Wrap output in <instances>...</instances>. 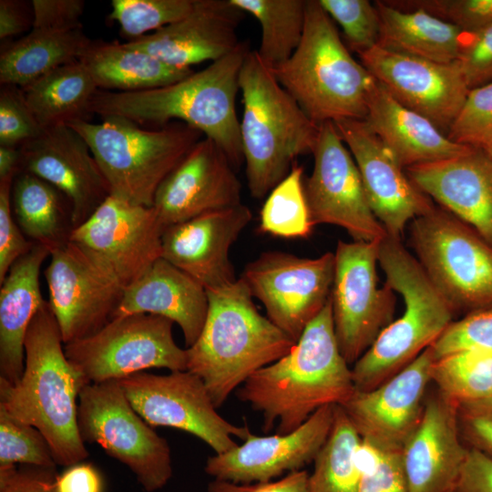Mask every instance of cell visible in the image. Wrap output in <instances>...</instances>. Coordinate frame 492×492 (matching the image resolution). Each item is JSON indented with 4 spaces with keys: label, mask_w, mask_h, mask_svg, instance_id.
Instances as JSON below:
<instances>
[{
    "label": "cell",
    "mask_w": 492,
    "mask_h": 492,
    "mask_svg": "<svg viewBox=\"0 0 492 492\" xmlns=\"http://www.w3.org/2000/svg\"><path fill=\"white\" fill-rule=\"evenodd\" d=\"M431 382L458 405L492 399V351L467 349L435 359Z\"/></svg>",
    "instance_id": "obj_38"
},
{
    "label": "cell",
    "mask_w": 492,
    "mask_h": 492,
    "mask_svg": "<svg viewBox=\"0 0 492 492\" xmlns=\"http://www.w3.org/2000/svg\"><path fill=\"white\" fill-rule=\"evenodd\" d=\"M11 205L17 225L34 244L51 252L69 242L75 229L73 207L54 185L20 171L13 180Z\"/></svg>",
    "instance_id": "obj_33"
},
{
    "label": "cell",
    "mask_w": 492,
    "mask_h": 492,
    "mask_svg": "<svg viewBox=\"0 0 492 492\" xmlns=\"http://www.w3.org/2000/svg\"><path fill=\"white\" fill-rule=\"evenodd\" d=\"M50 251L34 244L0 282V379L15 384L25 365V338L34 316L43 305L39 275Z\"/></svg>",
    "instance_id": "obj_30"
},
{
    "label": "cell",
    "mask_w": 492,
    "mask_h": 492,
    "mask_svg": "<svg viewBox=\"0 0 492 492\" xmlns=\"http://www.w3.org/2000/svg\"><path fill=\"white\" fill-rule=\"evenodd\" d=\"M489 401H490V402H492V399H491V400H489Z\"/></svg>",
    "instance_id": "obj_59"
},
{
    "label": "cell",
    "mask_w": 492,
    "mask_h": 492,
    "mask_svg": "<svg viewBox=\"0 0 492 492\" xmlns=\"http://www.w3.org/2000/svg\"><path fill=\"white\" fill-rule=\"evenodd\" d=\"M364 120L405 169L457 157L474 148L449 139L426 118L397 102L378 82Z\"/></svg>",
    "instance_id": "obj_29"
},
{
    "label": "cell",
    "mask_w": 492,
    "mask_h": 492,
    "mask_svg": "<svg viewBox=\"0 0 492 492\" xmlns=\"http://www.w3.org/2000/svg\"><path fill=\"white\" fill-rule=\"evenodd\" d=\"M173 324L153 314L113 318L94 334L65 344V354L88 384L119 380L150 368L184 371L186 349L176 343Z\"/></svg>",
    "instance_id": "obj_11"
},
{
    "label": "cell",
    "mask_w": 492,
    "mask_h": 492,
    "mask_svg": "<svg viewBox=\"0 0 492 492\" xmlns=\"http://www.w3.org/2000/svg\"><path fill=\"white\" fill-rule=\"evenodd\" d=\"M334 417V405L314 412L287 434H250L234 448L209 456L204 470L214 479L237 484L264 483L302 470L313 462L326 442Z\"/></svg>",
    "instance_id": "obj_21"
},
{
    "label": "cell",
    "mask_w": 492,
    "mask_h": 492,
    "mask_svg": "<svg viewBox=\"0 0 492 492\" xmlns=\"http://www.w3.org/2000/svg\"><path fill=\"white\" fill-rule=\"evenodd\" d=\"M453 492H492V457L468 447Z\"/></svg>",
    "instance_id": "obj_54"
},
{
    "label": "cell",
    "mask_w": 492,
    "mask_h": 492,
    "mask_svg": "<svg viewBox=\"0 0 492 492\" xmlns=\"http://www.w3.org/2000/svg\"><path fill=\"white\" fill-rule=\"evenodd\" d=\"M381 241H338L333 252V321L339 349L349 365L395 320L396 292L386 282L378 286Z\"/></svg>",
    "instance_id": "obj_12"
},
{
    "label": "cell",
    "mask_w": 492,
    "mask_h": 492,
    "mask_svg": "<svg viewBox=\"0 0 492 492\" xmlns=\"http://www.w3.org/2000/svg\"><path fill=\"white\" fill-rule=\"evenodd\" d=\"M378 264L385 282L402 296L405 310L353 364L355 391L371 390L410 364L456 315L402 239L386 235L380 241Z\"/></svg>",
    "instance_id": "obj_6"
},
{
    "label": "cell",
    "mask_w": 492,
    "mask_h": 492,
    "mask_svg": "<svg viewBox=\"0 0 492 492\" xmlns=\"http://www.w3.org/2000/svg\"><path fill=\"white\" fill-rule=\"evenodd\" d=\"M313 169L304 193L313 226L343 228L353 241H381L386 231L369 205L356 163L333 122L319 126Z\"/></svg>",
    "instance_id": "obj_16"
},
{
    "label": "cell",
    "mask_w": 492,
    "mask_h": 492,
    "mask_svg": "<svg viewBox=\"0 0 492 492\" xmlns=\"http://www.w3.org/2000/svg\"><path fill=\"white\" fill-rule=\"evenodd\" d=\"M207 294L203 328L185 348L187 370L203 381L219 408L251 375L284 356L296 342L259 313L241 277Z\"/></svg>",
    "instance_id": "obj_4"
},
{
    "label": "cell",
    "mask_w": 492,
    "mask_h": 492,
    "mask_svg": "<svg viewBox=\"0 0 492 492\" xmlns=\"http://www.w3.org/2000/svg\"><path fill=\"white\" fill-rule=\"evenodd\" d=\"M55 468L0 466V492H57Z\"/></svg>",
    "instance_id": "obj_52"
},
{
    "label": "cell",
    "mask_w": 492,
    "mask_h": 492,
    "mask_svg": "<svg viewBox=\"0 0 492 492\" xmlns=\"http://www.w3.org/2000/svg\"><path fill=\"white\" fill-rule=\"evenodd\" d=\"M249 51L241 43L204 69L164 87L131 92L97 89L89 106L90 115L120 117L140 126L185 123L213 140L237 168L244 160L236 97Z\"/></svg>",
    "instance_id": "obj_2"
},
{
    "label": "cell",
    "mask_w": 492,
    "mask_h": 492,
    "mask_svg": "<svg viewBox=\"0 0 492 492\" xmlns=\"http://www.w3.org/2000/svg\"><path fill=\"white\" fill-rule=\"evenodd\" d=\"M34 23L36 30L72 31L82 28L83 0H33Z\"/></svg>",
    "instance_id": "obj_51"
},
{
    "label": "cell",
    "mask_w": 492,
    "mask_h": 492,
    "mask_svg": "<svg viewBox=\"0 0 492 492\" xmlns=\"http://www.w3.org/2000/svg\"><path fill=\"white\" fill-rule=\"evenodd\" d=\"M458 406L437 389L426 395L420 423L401 450L408 492H453L468 452Z\"/></svg>",
    "instance_id": "obj_25"
},
{
    "label": "cell",
    "mask_w": 492,
    "mask_h": 492,
    "mask_svg": "<svg viewBox=\"0 0 492 492\" xmlns=\"http://www.w3.org/2000/svg\"><path fill=\"white\" fill-rule=\"evenodd\" d=\"M359 57L397 102L426 118L447 136L470 90L456 61L437 63L377 46Z\"/></svg>",
    "instance_id": "obj_20"
},
{
    "label": "cell",
    "mask_w": 492,
    "mask_h": 492,
    "mask_svg": "<svg viewBox=\"0 0 492 492\" xmlns=\"http://www.w3.org/2000/svg\"><path fill=\"white\" fill-rule=\"evenodd\" d=\"M20 147L0 146V179L15 178L20 172Z\"/></svg>",
    "instance_id": "obj_57"
},
{
    "label": "cell",
    "mask_w": 492,
    "mask_h": 492,
    "mask_svg": "<svg viewBox=\"0 0 492 492\" xmlns=\"http://www.w3.org/2000/svg\"><path fill=\"white\" fill-rule=\"evenodd\" d=\"M409 243L456 314L492 305V245L471 226L435 205L410 222Z\"/></svg>",
    "instance_id": "obj_9"
},
{
    "label": "cell",
    "mask_w": 492,
    "mask_h": 492,
    "mask_svg": "<svg viewBox=\"0 0 492 492\" xmlns=\"http://www.w3.org/2000/svg\"><path fill=\"white\" fill-rule=\"evenodd\" d=\"M32 2L24 0L0 1V39L5 41L33 28Z\"/></svg>",
    "instance_id": "obj_55"
},
{
    "label": "cell",
    "mask_w": 492,
    "mask_h": 492,
    "mask_svg": "<svg viewBox=\"0 0 492 492\" xmlns=\"http://www.w3.org/2000/svg\"><path fill=\"white\" fill-rule=\"evenodd\" d=\"M90 40L82 28L66 32L32 29L2 46L0 84L22 88L56 67L78 60Z\"/></svg>",
    "instance_id": "obj_34"
},
{
    "label": "cell",
    "mask_w": 492,
    "mask_h": 492,
    "mask_svg": "<svg viewBox=\"0 0 492 492\" xmlns=\"http://www.w3.org/2000/svg\"><path fill=\"white\" fill-rule=\"evenodd\" d=\"M43 130L22 89L16 86L1 85L0 146L21 147L38 137Z\"/></svg>",
    "instance_id": "obj_47"
},
{
    "label": "cell",
    "mask_w": 492,
    "mask_h": 492,
    "mask_svg": "<svg viewBox=\"0 0 492 492\" xmlns=\"http://www.w3.org/2000/svg\"><path fill=\"white\" fill-rule=\"evenodd\" d=\"M478 149L484 150L492 159V131Z\"/></svg>",
    "instance_id": "obj_58"
},
{
    "label": "cell",
    "mask_w": 492,
    "mask_h": 492,
    "mask_svg": "<svg viewBox=\"0 0 492 492\" xmlns=\"http://www.w3.org/2000/svg\"><path fill=\"white\" fill-rule=\"evenodd\" d=\"M361 437L341 405H334L330 435L313 461L309 492H358L361 471L356 449Z\"/></svg>",
    "instance_id": "obj_37"
},
{
    "label": "cell",
    "mask_w": 492,
    "mask_h": 492,
    "mask_svg": "<svg viewBox=\"0 0 492 492\" xmlns=\"http://www.w3.org/2000/svg\"><path fill=\"white\" fill-rule=\"evenodd\" d=\"M98 89L131 92L175 83L193 72L172 67L127 42L90 40L78 59Z\"/></svg>",
    "instance_id": "obj_31"
},
{
    "label": "cell",
    "mask_w": 492,
    "mask_h": 492,
    "mask_svg": "<svg viewBox=\"0 0 492 492\" xmlns=\"http://www.w3.org/2000/svg\"><path fill=\"white\" fill-rule=\"evenodd\" d=\"M492 131V82L472 88L447 137L452 141L480 148Z\"/></svg>",
    "instance_id": "obj_46"
},
{
    "label": "cell",
    "mask_w": 492,
    "mask_h": 492,
    "mask_svg": "<svg viewBox=\"0 0 492 492\" xmlns=\"http://www.w3.org/2000/svg\"><path fill=\"white\" fill-rule=\"evenodd\" d=\"M17 463L51 469L57 466L42 433L0 408V466Z\"/></svg>",
    "instance_id": "obj_41"
},
{
    "label": "cell",
    "mask_w": 492,
    "mask_h": 492,
    "mask_svg": "<svg viewBox=\"0 0 492 492\" xmlns=\"http://www.w3.org/2000/svg\"><path fill=\"white\" fill-rule=\"evenodd\" d=\"M224 151L202 138L159 185L153 208L163 227L241 204V184Z\"/></svg>",
    "instance_id": "obj_22"
},
{
    "label": "cell",
    "mask_w": 492,
    "mask_h": 492,
    "mask_svg": "<svg viewBox=\"0 0 492 492\" xmlns=\"http://www.w3.org/2000/svg\"><path fill=\"white\" fill-rule=\"evenodd\" d=\"M402 10H423L465 33L492 25V0H385Z\"/></svg>",
    "instance_id": "obj_44"
},
{
    "label": "cell",
    "mask_w": 492,
    "mask_h": 492,
    "mask_svg": "<svg viewBox=\"0 0 492 492\" xmlns=\"http://www.w3.org/2000/svg\"><path fill=\"white\" fill-rule=\"evenodd\" d=\"M333 272V252L312 259L272 251L247 263L241 278L267 317L296 342L327 303Z\"/></svg>",
    "instance_id": "obj_14"
},
{
    "label": "cell",
    "mask_w": 492,
    "mask_h": 492,
    "mask_svg": "<svg viewBox=\"0 0 492 492\" xmlns=\"http://www.w3.org/2000/svg\"><path fill=\"white\" fill-rule=\"evenodd\" d=\"M20 171L54 185L70 200L73 221L82 224L110 195L86 140L67 125L46 128L20 147Z\"/></svg>",
    "instance_id": "obj_23"
},
{
    "label": "cell",
    "mask_w": 492,
    "mask_h": 492,
    "mask_svg": "<svg viewBox=\"0 0 492 492\" xmlns=\"http://www.w3.org/2000/svg\"><path fill=\"white\" fill-rule=\"evenodd\" d=\"M251 218L241 203L169 226L162 235L161 257L206 290L231 284L237 278L230 250Z\"/></svg>",
    "instance_id": "obj_24"
},
{
    "label": "cell",
    "mask_w": 492,
    "mask_h": 492,
    "mask_svg": "<svg viewBox=\"0 0 492 492\" xmlns=\"http://www.w3.org/2000/svg\"><path fill=\"white\" fill-rule=\"evenodd\" d=\"M87 143L110 190V195L135 205L152 207L166 177L202 138L190 126L172 121L155 129L120 117L101 122L68 124Z\"/></svg>",
    "instance_id": "obj_8"
},
{
    "label": "cell",
    "mask_w": 492,
    "mask_h": 492,
    "mask_svg": "<svg viewBox=\"0 0 492 492\" xmlns=\"http://www.w3.org/2000/svg\"><path fill=\"white\" fill-rule=\"evenodd\" d=\"M134 410L150 426H169L202 440L215 454L234 448L233 437L245 440L247 425L224 419L203 383L193 373L172 371L168 374L139 372L117 380Z\"/></svg>",
    "instance_id": "obj_13"
},
{
    "label": "cell",
    "mask_w": 492,
    "mask_h": 492,
    "mask_svg": "<svg viewBox=\"0 0 492 492\" xmlns=\"http://www.w3.org/2000/svg\"><path fill=\"white\" fill-rule=\"evenodd\" d=\"M333 21L343 29L346 46L358 56L377 45L380 17L367 0H318Z\"/></svg>",
    "instance_id": "obj_42"
},
{
    "label": "cell",
    "mask_w": 492,
    "mask_h": 492,
    "mask_svg": "<svg viewBox=\"0 0 492 492\" xmlns=\"http://www.w3.org/2000/svg\"><path fill=\"white\" fill-rule=\"evenodd\" d=\"M456 62L469 89L492 82V25L465 34Z\"/></svg>",
    "instance_id": "obj_48"
},
{
    "label": "cell",
    "mask_w": 492,
    "mask_h": 492,
    "mask_svg": "<svg viewBox=\"0 0 492 492\" xmlns=\"http://www.w3.org/2000/svg\"><path fill=\"white\" fill-rule=\"evenodd\" d=\"M47 301L31 321L25 338L24 372L15 384L0 379V408L37 428L56 465L70 466L88 456L77 425L79 395L89 384L68 361Z\"/></svg>",
    "instance_id": "obj_3"
},
{
    "label": "cell",
    "mask_w": 492,
    "mask_h": 492,
    "mask_svg": "<svg viewBox=\"0 0 492 492\" xmlns=\"http://www.w3.org/2000/svg\"><path fill=\"white\" fill-rule=\"evenodd\" d=\"M208 308L207 290L161 257L124 289L113 318L138 313L168 318L180 327L188 348L200 334Z\"/></svg>",
    "instance_id": "obj_28"
},
{
    "label": "cell",
    "mask_w": 492,
    "mask_h": 492,
    "mask_svg": "<svg viewBox=\"0 0 492 492\" xmlns=\"http://www.w3.org/2000/svg\"><path fill=\"white\" fill-rule=\"evenodd\" d=\"M430 348L435 359L467 349L492 351V305L454 320Z\"/></svg>",
    "instance_id": "obj_45"
},
{
    "label": "cell",
    "mask_w": 492,
    "mask_h": 492,
    "mask_svg": "<svg viewBox=\"0 0 492 492\" xmlns=\"http://www.w3.org/2000/svg\"><path fill=\"white\" fill-rule=\"evenodd\" d=\"M164 230L153 207L109 195L69 241L125 289L161 258Z\"/></svg>",
    "instance_id": "obj_15"
},
{
    "label": "cell",
    "mask_w": 492,
    "mask_h": 492,
    "mask_svg": "<svg viewBox=\"0 0 492 492\" xmlns=\"http://www.w3.org/2000/svg\"><path fill=\"white\" fill-rule=\"evenodd\" d=\"M14 178L0 179V282L11 266L34 246L22 232L12 211L11 191Z\"/></svg>",
    "instance_id": "obj_49"
},
{
    "label": "cell",
    "mask_w": 492,
    "mask_h": 492,
    "mask_svg": "<svg viewBox=\"0 0 492 492\" xmlns=\"http://www.w3.org/2000/svg\"><path fill=\"white\" fill-rule=\"evenodd\" d=\"M355 392L352 368L335 336L330 298L291 351L251 375L236 396L262 415L264 433L287 434L326 405Z\"/></svg>",
    "instance_id": "obj_1"
},
{
    "label": "cell",
    "mask_w": 492,
    "mask_h": 492,
    "mask_svg": "<svg viewBox=\"0 0 492 492\" xmlns=\"http://www.w3.org/2000/svg\"><path fill=\"white\" fill-rule=\"evenodd\" d=\"M317 125L364 119L377 81L356 61L318 0H307L303 34L292 56L272 70Z\"/></svg>",
    "instance_id": "obj_5"
},
{
    "label": "cell",
    "mask_w": 492,
    "mask_h": 492,
    "mask_svg": "<svg viewBox=\"0 0 492 492\" xmlns=\"http://www.w3.org/2000/svg\"><path fill=\"white\" fill-rule=\"evenodd\" d=\"M239 84L248 188L252 197L261 199L289 174L297 157L312 153L319 125L303 112L256 51L247 54Z\"/></svg>",
    "instance_id": "obj_7"
},
{
    "label": "cell",
    "mask_w": 492,
    "mask_h": 492,
    "mask_svg": "<svg viewBox=\"0 0 492 492\" xmlns=\"http://www.w3.org/2000/svg\"><path fill=\"white\" fill-rule=\"evenodd\" d=\"M435 358L430 347L399 373L341 406L364 440L384 452H401L423 415Z\"/></svg>",
    "instance_id": "obj_19"
},
{
    "label": "cell",
    "mask_w": 492,
    "mask_h": 492,
    "mask_svg": "<svg viewBox=\"0 0 492 492\" xmlns=\"http://www.w3.org/2000/svg\"><path fill=\"white\" fill-rule=\"evenodd\" d=\"M194 0H112L109 19L130 40L159 30L184 17Z\"/></svg>",
    "instance_id": "obj_40"
},
{
    "label": "cell",
    "mask_w": 492,
    "mask_h": 492,
    "mask_svg": "<svg viewBox=\"0 0 492 492\" xmlns=\"http://www.w3.org/2000/svg\"><path fill=\"white\" fill-rule=\"evenodd\" d=\"M360 172L372 211L388 236L402 239L415 218L435 207L364 119L334 123Z\"/></svg>",
    "instance_id": "obj_18"
},
{
    "label": "cell",
    "mask_w": 492,
    "mask_h": 492,
    "mask_svg": "<svg viewBox=\"0 0 492 492\" xmlns=\"http://www.w3.org/2000/svg\"><path fill=\"white\" fill-rule=\"evenodd\" d=\"M102 488L100 474L91 464L70 466L56 478L57 492H102Z\"/></svg>",
    "instance_id": "obj_56"
},
{
    "label": "cell",
    "mask_w": 492,
    "mask_h": 492,
    "mask_svg": "<svg viewBox=\"0 0 492 492\" xmlns=\"http://www.w3.org/2000/svg\"><path fill=\"white\" fill-rule=\"evenodd\" d=\"M21 89L37 122L46 129L88 120L89 106L98 88L87 68L76 60Z\"/></svg>",
    "instance_id": "obj_35"
},
{
    "label": "cell",
    "mask_w": 492,
    "mask_h": 492,
    "mask_svg": "<svg viewBox=\"0 0 492 492\" xmlns=\"http://www.w3.org/2000/svg\"><path fill=\"white\" fill-rule=\"evenodd\" d=\"M458 422L466 446L492 457V402L460 405Z\"/></svg>",
    "instance_id": "obj_50"
},
{
    "label": "cell",
    "mask_w": 492,
    "mask_h": 492,
    "mask_svg": "<svg viewBox=\"0 0 492 492\" xmlns=\"http://www.w3.org/2000/svg\"><path fill=\"white\" fill-rule=\"evenodd\" d=\"M309 473L299 470L279 479L264 483L237 484L214 479L208 486V492H309Z\"/></svg>",
    "instance_id": "obj_53"
},
{
    "label": "cell",
    "mask_w": 492,
    "mask_h": 492,
    "mask_svg": "<svg viewBox=\"0 0 492 492\" xmlns=\"http://www.w3.org/2000/svg\"><path fill=\"white\" fill-rule=\"evenodd\" d=\"M49 257L47 302L64 344L94 334L112 320L124 288L71 241Z\"/></svg>",
    "instance_id": "obj_17"
},
{
    "label": "cell",
    "mask_w": 492,
    "mask_h": 492,
    "mask_svg": "<svg viewBox=\"0 0 492 492\" xmlns=\"http://www.w3.org/2000/svg\"><path fill=\"white\" fill-rule=\"evenodd\" d=\"M313 227L304 193L303 169L295 163L268 194L261 210L259 230L294 239L308 238Z\"/></svg>",
    "instance_id": "obj_39"
},
{
    "label": "cell",
    "mask_w": 492,
    "mask_h": 492,
    "mask_svg": "<svg viewBox=\"0 0 492 492\" xmlns=\"http://www.w3.org/2000/svg\"><path fill=\"white\" fill-rule=\"evenodd\" d=\"M356 462L361 471L358 492H408L401 452H384L361 440Z\"/></svg>",
    "instance_id": "obj_43"
},
{
    "label": "cell",
    "mask_w": 492,
    "mask_h": 492,
    "mask_svg": "<svg viewBox=\"0 0 492 492\" xmlns=\"http://www.w3.org/2000/svg\"><path fill=\"white\" fill-rule=\"evenodd\" d=\"M380 17L377 46L401 55L449 64L458 58L465 32L420 10L374 1Z\"/></svg>",
    "instance_id": "obj_32"
},
{
    "label": "cell",
    "mask_w": 492,
    "mask_h": 492,
    "mask_svg": "<svg viewBox=\"0 0 492 492\" xmlns=\"http://www.w3.org/2000/svg\"><path fill=\"white\" fill-rule=\"evenodd\" d=\"M77 425L85 443L98 445L128 466L147 492L162 488L171 478L168 441L134 410L117 380L83 388Z\"/></svg>",
    "instance_id": "obj_10"
},
{
    "label": "cell",
    "mask_w": 492,
    "mask_h": 492,
    "mask_svg": "<svg viewBox=\"0 0 492 492\" xmlns=\"http://www.w3.org/2000/svg\"><path fill=\"white\" fill-rule=\"evenodd\" d=\"M244 14L230 0H194L181 19L127 43L172 67L191 68L239 46L237 28Z\"/></svg>",
    "instance_id": "obj_26"
},
{
    "label": "cell",
    "mask_w": 492,
    "mask_h": 492,
    "mask_svg": "<svg viewBox=\"0 0 492 492\" xmlns=\"http://www.w3.org/2000/svg\"><path fill=\"white\" fill-rule=\"evenodd\" d=\"M405 171L421 191L492 245V159L484 150L473 148Z\"/></svg>",
    "instance_id": "obj_27"
},
{
    "label": "cell",
    "mask_w": 492,
    "mask_h": 492,
    "mask_svg": "<svg viewBox=\"0 0 492 492\" xmlns=\"http://www.w3.org/2000/svg\"><path fill=\"white\" fill-rule=\"evenodd\" d=\"M251 15L261 28L256 53L271 70L283 65L298 47L304 29L307 0H230Z\"/></svg>",
    "instance_id": "obj_36"
}]
</instances>
